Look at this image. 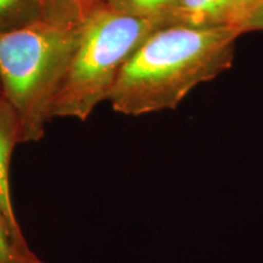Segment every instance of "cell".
Masks as SVG:
<instances>
[{
    "instance_id": "obj_1",
    "label": "cell",
    "mask_w": 263,
    "mask_h": 263,
    "mask_svg": "<svg viewBox=\"0 0 263 263\" xmlns=\"http://www.w3.org/2000/svg\"><path fill=\"white\" fill-rule=\"evenodd\" d=\"M241 34L230 26L160 27L122 66L107 100L127 116L174 110L194 88L232 67Z\"/></svg>"
},
{
    "instance_id": "obj_2",
    "label": "cell",
    "mask_w": 263,
    "mask_h": 263,
    "mask_svg": "<svg viewBox=\"0 0 263 263\" xmlns=\"http://www.w3.org/2000/svg\"><path fill=\"white\" fill-rule=\"evenodd\" d=\"M83 25L42 20L0 34V85L17 116L21 143L44 137Z\"/></svg>"
},
{
    "instance_id": "obj_3",
    "label": "cell",
    "mask_w": 263,
    "mask_h": 263,
    "mask_svg": "<svg viewBox=\"0 0 263 263\" xmlns=\"http://www.w3.org/2000/svg\"><path fill=\"white\" fill-rule=\"evenodd\" d=\"M166 20L118 14L104 4L84 22L73 54L50 108L55 117L88 120L107 100L122 66Z\"/></svg>"
},
{
    "instance_id": "obj_4",
    "label": "cell",
    "mask_w": 263,
    "mask_h": 263,
    "mask_svg": "<svg viewBox=\"0 0 263 263\" xmlns=\"http://www.w3.org/2000/svg\"><path fill=\"white\" fill-rule=\"evenodd\" d=\"M245 14L246 8L236 0H177L168 26L192 28L230 26L241 29Z\"/></svg>"
},
{
    "instance_id": "obj_5",
    "label": "cell",
    "mask_w": 263,
    "mask_h": 263,
    "mask_svg": "<svg viewBox=\"0 0 263 263\" xmlns=\"http://www.w3.org/2000/svg\"><path fill=\"white\" fill-rule=\"evenodd\" d=\"M17 144H21L17 116L4 94H0V213L16 238L27 242L16 218L10 189V162Z\"/></svg>"
},
{
    "instance_id": "obj_6",
    "label": "cell",
    "mask_w": 263,
    "mask_h": 263,
    "mask_svg": "<svg viewBox=\"0 0 263 263\" xmlns=\"http://www.w3.org/2000/svg\"><path fill=\"white\" fill-rule=\"evenodd\" d=\"M44 20V0H0V34Z\"/></svg>"
},
{
    "instance_id": "obj_7",
    "label": "cell",
    "mask_w": 263,
    "mask_h": 263,
    "mask_svg": "<svg viewBox=\"0 0 263 263\" xmlns=\"http://www.w3.org/2000/svg\"><path fill=\"white\" fill-rule=\"evenodd\" d=\"M104 0H44V20L66 25H83Z\"/></svg>"
},
{
    "instance_id": "obj_8",
    "label": "cell",
    "mask_w": 263,
    "mask_h": 263,
    "mask_svg": "<svg viewBox=\"0 0 263 263\" xmlns=\"http://www.w3.org/2000/svg\"><path fill=\"white\" fill-rule=\"evenodd\" d=\"M177 0H104V5L118 14L144 18L168 20Z\"/></svg>"
},
{
    "instance_id": "obj_9",
    "label": "cell",
    "mask_w": 263,
    "mask_h": 263,
    "mask_svg": "<svg viewBox=\"0 0 263 263\" xmlns=\"http://www.w3.org/2000/svg\"><path fill=\"white\" fill-rule=\"evenodd\" d=\"M0 263H47L29 249L28 242L16 238L0 213Z\"/></svg>"
},
{
    "instance_id": "obj_10",
    "label": "cell",
    "mask_w": 263,
    "mask_h": 263,
    "mask_svg": "<svg viewBox=\"0 0 263 263\" xmlns=\"http://www.w3.org/2000/svg\"><path fill=\"white\" fill-rule=\"evenodd\" d=\"M241 29L244 33L249 31H257V29L263 31V0H259L256 4L246 9Z\"/></svg>"
},
{
    "instance_id": "obj_11",
    "label": "cell",
    "mask_w": 263,
    "mask_h": 263,
    "mask_svg": "<svg viewBox=\"0 0 263 263\" xmlns=\"http://www.w3.org/2000/svg\"><path fill=\"white\" fill-rule=\"evenodd\" d=\"M236 2H238L240 5H242V6H244V8L248 9L251 5H254L257 2H259V0H236Z\"/></svg>"
},
{
    "instance_id": "obj_12",
    "label": "cell",
    "mask_w": 263,
    "mask_h": 263,
    "mask_svg": "<svg viewBox=\"0 0 263 263\" xmlns=\"http://www.w3.org/2000/svg\"><path fill=\"white\" fill-rule=\"evenodd\" d=\"M0 94H3V90H2V85H0Z\"/></svg>"
}]
</instances>
